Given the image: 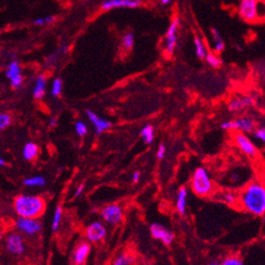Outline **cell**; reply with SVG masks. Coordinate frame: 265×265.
Returning <instances> with one entry per match:
<instances>
[{
	"mask_svg": "<svg viewBox=\"0 0 265 265\" xmlns=\"http://www.w3.org/2000/svg\"><path fill=\"white\" fill-rule=\"evenodd\" d=\"M211 36H212V40H214V49L217 52V53H221V52L224 50V41L222 40L220 33L217 32L216 28L211 29Z\"/></svg>",
	"mask_w": 265,
	"mask_h": 265,
	"instance_id": "obj_24",
	"label": "cell"
},
{
	"mask_svg": "<svg viewBox=\"0 0 265 265\" xmlns=\"http://www.w3.org/2000/svg\"><path fill=\"white\" fill-rule=\"evenodd\" d=\"M194 46H195V53H196V55L198 56V58L201 59V60L205 59L208 52H207L204 41H202L199 37H195L194 38Z\"/></svg>",
	"mask_w": 265,
	"mask_h": 265,
	"instance_id": "obj_25",
	"label": "cell"
},
{
	"mask_svg": "<svg viewBox=\"0 0 265 265\" xmlns=\"http://www.w3.org/2000/svg\"><path fill=\"white\" fill-rule=\"evenodd\" d=\"M87 115H88V118H89V120L92 122L93 127H95L96 132L97 134H101L104 131H106V130L111 129V127H112L111 121H108V120H106V119L100 117L96 113L88 110Z\"/></svg>",
	"mask_w": 265,
	"mask_h": 265,
	"instance_id": "obj_17",
	"label": "cell"
},
{
	"mask_svg": "<svg viewBox=\"0 0 265 265\" xmlns=\"http://www.w3.org/2000/svg\"><path fill=\"white\" fill-rule=\"evenodd\" d=\"M15 227L18 228L20 234L26 236H35L40 233L41 224L38 219H26V217H18L15 221Z\"/></svg>",
	"mask_w": 265,
	"mask_h": 265,
	"instance_id": "obj_8",
	"label": "cell"
},
{
	"mask_svg": "<svg viewBox=\"0 0 265 265\" xmlns=\"http://www.w3.org/2000/svg\"><path fill=\"white\" fill-rule=\"evenodd\" d=\"M103 221L110 225H118L123 220V209L120 205L111 204L101 210Z\"/></svg>",
	"mask_w": 265,
	"mask_h": 265,
	"instance_id": "obj_6",
	"label": "cell"
},
{
	"mask_svg": "<svg viewBox=\"0 0 265 265\" xmlns=\"http://www.w3.org/2000/svg\"><path fill=\"white\" fill-rule=\"evenodd\" d=\"M188 197H189V191L186 188H181L176 195L175 200V209L180 215H185L186 212V206H188Z\"/></svg>",
	"mask_w": 265,
	"mask_h": 265,
	"instance_id": "obj_18",
	"label": "cell"
},
{
	"mask_svg": "<svg viewBox=\"0 0 265 265\" xmlns=\"http://www.w3.org/2000/svg\"><path fill=\"white\" fill-rule=\"evenodd\" d=\"M131 261H132L131 257L127 256L126 253H122L115 259V261L113 262L112 265H129L130 263H131Z\"/></svg>",
	"mask_w": 265,
	"mask_h": 265,
	"instance_id": "obj_32",
	"label": "cell"
},
{
	"mask_svg": "<svg viewBox=\"0 0 265 265\" xmlns=\"http://www.w3.org/2000/svg\"><path fill=\"white\" fill-rule=\"evenodd\" d=\"M180 25V19L175 18L170 23L167 34H166V50L168 53H173V51L178 43V29Z\"/></svg>",
	"mask_w": 265,
	"mask_h": 265,
	"instance_id": "obj_13",
	"label": "cell"
},
{
	"mask_svg": "<svg viewBox=\"0 0 265 265\" xmlns=\"http://www.w3.org/2000/svg\"><path fill=\"white\" fill-rule=\"evenodd\" d=\"M207 265H221V263H219V262H210V263H208Z\"/></svg>",
	"mask_w": 265,
	"mask_h": 265,
	"instance_id": "obj_43",
	"label": "cell"
},
{
	"mask_svg": "<svg viewBox=\"0 0 265 265\" xmlns=\"http://www.w3.org/2000/svg\"><path fill=\"white\" fill-rule=\"evenodd\" d=\"M3 240V231L0 228V241Z\"/></svg>",
	"mask_w": 265,
	"mask_h": 265,
	"instance_id": "obj_42",
	"label": "cell"
},
{
	"mask_svg": "<svg viewBox=\"0 0 265 265\" xmlns=\"http://www.w3.org/2000/svg\"><path fill=\"white\" fill-rule=\"evenodd\" d=\"M23 158L27 162H33L39 155V146L34 142H28L23 147Z\"/></svg>",
	"mask_w": 265,
	"mask_h": 265,
	"instance_id": "obj_20",
	"label": "cell"
},
{
	"mask_svg": "<svg viewBox=\"0 0 265 265\" xmlns=\"http://www.w3.org/2000/svg\"><path fill=\"white\" fill-rule=\"evenodd\" d=\"M234 140H235L237 147L240 148L246 156H248V157L254 158L258 155V149L256 147V145L252 143V141L249 139L247 134L238 132L235 134Z\"/></svg>",
	"mask_w": 265,
	"mask_h": 265,
	"instance_id": "obj_12",
	"label": "cell"
},
{
	"mask_svg": "<svg viewBox=\"0 0 265 265\" xmlns=\"http://www.w3.org/2000/svg\"><path fill=\"white\" fill-rule=\"evenodd\" d=\"M85 235L88 241L96 243L102 241L106 237L107 230L101 221H93L87 226Z\"/></svg>",
	"mask_w": 265,
	"mask_h": 265,
	"instance_id": "obj_9",
	"label": "cell"
},
{
	"mask_svg": "<svg viewBox=\"0 0 265 265\" xmlns=\"http://www.w3.org/2000/svg\"><path fill=\"white\" fill-rule=\"evenodd\" d=\"M140 179H141V172H140V171H136V172H133V175H132L133 183H138Z\"/></svg>",
	"mask_w": 265,
	"mask_h": 265,
	"instance_id": "obj_38",
	"label": "cell"
},
{
	"mask_svg": "<svg viewBox=\"0 0 265 265\" xmlns=\"http://www.w3.org/2000/svg\"><path fill=\"white\" fill-rule=\"evenodd\" d=\"M141 2L140 0H105L101 4V8L104 11H108L112 9H119V8H128L133 9L138 8Z\"/></svg>",
	"mask_w": 265,
	"mask_h": 265,
	"instance_id": "obj_16",
	"label": "cell"
},
{
	"mask_svg": "<svg viewBox=\"0 0 265 265\" xmlns=\"http://www.w3.org/2000/svg\"><path fill=\"white\" fill-rule=\"evenodd\" d=\"M4 245H6L8 252L13 254V256H23L26 251L24 237L22 234L18 232L8 234L6 240H4Z\"/></svg>",
	"mask_w": 265,
	"mask_h": 265,
	"instance_id": "obj_7",
	"label": "cell"
},
{
	"mask_svg": "<svg viewBox=\"0 0 265 265\" xmlns=\"http://www.w3.org/2000/svg\"><path fill=\"white\" fill-rule=\"evenodd\" d=\"M46 88H47V78L45 75H39L36 78L33 96L36 100H41L46 95Z\"/></svg>",
	"mask_w": 265,
	"mask_h": 265,
	"instance_id": "obj_19",
	"label": "cell"
},
{
	"mask_svg": "<svg viewBox=\"0 0 265 265\" xmlns=\"http://www.w3.org/2000/svg\"><path fill=\"white\" fill-rule=\"evenodd\" d=\"M149 232L153 238H155V240H157V241H160L167 246L171 245L174 241L173 233L170 230H168L167 227L159 224V223H153V224H150Z\"/></svg>",
	"mask_w": 265,
	"mask_h": 265,
	"instance_id": "obj_11",
	"label": "cell"
},
{
	"mask_svg": "<svg viewBox=\"0 0 265 265\" xmlns=\"http://www.w3.org/2000/svg\"><path fill=\"white\" fill-rule=\"evenodd\" d=\"M75 131L79 137H85L88 133V128L84 121H77L75 123Z\"/></svg>",
	"mask_w": 265,
	"mask_h": 265,
	"instance_id": "obj_33",
	"label": "cell"
},
{
	"mask_svg": "<svg viewBox=\"0 0 265 265\" xmlns=\"http://www.w3.org/2000/svg\"><path fill=\"white\" fill-rule=\"evenodd\" d=\"M254 102H256V98L252 96H238L234 97L228 103V111L236 113L241 111L248 110L254 105Z\"/></svg>",
	"mask_w": 265,
	"mask_h": 265,
	"instance_id": "obj_15",
	"label": "cell"
},
{
	"mask_svg": "<svg viewBox=\"0 0 265 265\" xmlns=\"http://www.w3.org/2000/svg\"><path fill=\"white\" fill-rule=\"evenodd\" d=\"M223 130H237L241 133H251L256 129V120L251 117H241L234 120L224 121L221 124Z\"/></svg>",
	"mask_w": 265,
	"mask_h": 265,
	"instance_id": "obj_4",
	"label": "cell"
},
{
	"mask_svg": "<svg viewBox=\"0 0 265 265\" xmlns=\"http://www.w3.org/2000/svg\"><path fill=\"white\" fill-rule=\"evenodd\" d=\"M23 183L27 188H43V186L46 185V179L43 175H34L25 179Z\"/></svg>",
	"mask_w": 265,
	"mask_h": 265,
	"instance_id": "obj_21",
	"label": "cell"
},
{
	"mask_svg": "<svg viewBox=\"0 0 265 265\" xmlns=\"http://www.w3.org/2000/svg\"><path fill=\"white\" fill-rule=\"evenodd\" d=\"M121 46L124 50H131L134 46V35L131 32H128L122 36Z\"/></svg>",
	"mask_w": 265,
	"mask_h": 265,
	"instance_id": "obj_27",
	"label": "cell"
},
{
	"mask_svg": "<svg viewBox=\"0 0 265 265\" xmlns=\"http://www.w3.org/2000/svg\"><path fill=\"white\" fill-rule=\"evenodd\" d=\"M91 253V245L89 241H81L77 245L72 254V262L74 265H85L88 257Z\"/></svg>",
	"mask_w": 265,
	"mask_h": 265,
	"instance_id": "obj_14",
	"label": "cell"
},
{
	"mask_svg": "<svg viewBox=\"0 0 265 265\" xmlns=\"http://www.w3.org/2000/svg\"><path fill=\"white\" fill-rule=\"evenodd\" d=\"M140 136L143 139V141L145 144H150L153 143L154 138H155V131H154V127L152 124H146L144 126L141 130V133Z\"/></svg>",
	"mask_w": 265,
	"mask_h": 265,
	"instance_id": "obj_23",
	"label": "cell"
},
{
	"mask_svg": "<svg viewBox=\"0 0 265 265\" xmlns=\"http://www.w3.org/2000/svg\"><path fill=\"white\" fill-rule=\"evenodd\" d=\"M191 189L196 195L200 197H208L212 194L214 182L205 168L199 167L194 171L191 180Z\"/></svg>",
	"mask_w": 265,
	"mask_h": 265,
	"instance_id": "obj_3",
	"label": "cell"
},
{
	"mask_svg": "<svg viewBox=\"0 0 265 265\" xmlns=\"http://www.w3.org/2000/svg\"><path fill=\"white\" fill-rule=\"evenodd\" d=\"M62 89H63V81L61 78H55L51 86V95L54 97H58L61 96Z\"/></svg>",
	"mask_w": 265,
	"mask_h": 265,
	"instance_id": "obj_28",
	"label": "cell"
},
{
	"mask_svg": "<svg viewBox=\"0 0 265 265\" xmlns=\"http://www.w3.org/2000/svg\"><path fill=\"white\" fill-rule=\"evenodd\" d=\"M260 0H241L238 12L246 22L253 23L259 19Z\"/></svg>",
	"mask_w": 265,
	"mask_h": 265,
	"instance_id": "obj_5",
	"label": "cell"
},
{
	"mask_svg": "<svg viewBox=\"0 0 265 265\" xmlns=\"http://www.w3.org/2000/svg\"><path fill=\"white\" fill-rule=\"evenodd\" d=\"M160 1H162V3L166 6V4H169L171 2V0H160Z\"/></svg>",
	"mask_w": 265,
	"mask_h": 265,
	"instance_id": "obj_41",
	"label": "cell"
},
{
	"mask_svg": "<svg viewBox=\"0 0 265 265\" xmlns=\"http://www.w3.org/2000/svg\"><path fill=\"white\" fill-rule=\"evenodd\" d=\"M6 76L10 80V86L14 89H18L23 85L24 77L22 75V69H21V65L18 61L13 60L10 62L6 71Z\"/></svg>",
	"mask_w": 265,
	"mask_h": 265,
	"instance_id": "obj_10",
	"label": "cell"
},
{
	"mask_svg": "<svg viewBox=\"0 0 265 265\" xmlns=\"http://www.w3.org/2000/svg\"><path fill=\"white\" fill-rule=\"evenodd\" d=\"M46 208L45 198L38 195L21 194L15 196L13 200V209L19 217L39 219L45 214Z\"/></svg>",
	"mask_w": 265,
	"mask_h": 265,
	"instance_id": "obj_2",
	"label": "cell"
},
{
	"mask_svg": "<svg viewBox=\"0 0 265 265\" xmlns=\"http://www.w3.org/2000/svg\"><path fill=\"white\" fill-rule=\"evenodd\" d=\"M62 215H63V209H62L61 206H58L54 210L53 219H52V231L54 233L59 230L62 222Z\"/></svg>",
	"mask_w": 265,
	"mask_h": 265,
	"instance_id": "obj_26",
	"label": "cell"
},
{
	"mask_svg": "<svg viewBox=\"0 0 265 265\" xmlns=\"http://www.w3.org/2000/svg\"><path fill=\"white\" fill-rule=\"evenodd\" d=\"M205 59L207 60V63L209 64L211 67H215V69H217V67H220L222 64L221 59L217 54L212 53V52L211 53H207Z\"/></svg>",
	"mask_w": 265,
	"mask_h": 265,
	"instance_id": "obj_30",
	"label": "cell"
},
{
	"mask_svg": "<svg viewBox=\"0 0 265 265\" xmlns=\"http://www.w3.org/2000/svg\"><path fill=\"white\" fill-rule=\"evenodd\" d=\"M6 165V160H4L1 156H0V167H3V166Z\"/></svg>",
	"mask_w": 265,
	"mask_h": 265,
	"instance_id": "obj_40",
	"label": "cell"
},
{
	"mask_svg": "<svg viewBox=\"0 0 265 265\" xmlns=\"http://www.w3.org/2000/svg\"><path fill=\"white\" fill-rule=\"evenodd\" d=\"M221 265H243V262L240 257L230 256L223 260Z\"/></svg>",
	"mask_w": 265,
	"mask_h": 265,
	"instance_id": "obj_31",
	"label": "cell"
},
{
	"mask_svg": "<svg viewBox=\"0 0 265 265\" xmlns=\"http://www.w3.org/2000/svg\"><path fill=\"white\" fill-rule=\"evenodd\" d=\"M49 126H50L51 128H53V127H55V126H56V119H55V118H51V120H50V124H49Z\"/></svg>",
	"mask_w": 265,
	"mask_h": 265,
	"instance_id": "obj_39",
	"label": "cell"
},
{
	"mask_svg": "<svg viewBox=\"0 0 265 265\" xmlns=\"http://www.w3.org/2000/svg\"><path fill=\"white\" fill-rule=\"evenodd\" d=\"M84 190H85V185H84V184H80V185L78 186V188L76 189L74 196H75V197H79V196L82 194V192H84Z\"/></svg>",
	"mask_w": 265,
	"mask_h": 265,
	"instance_id": "obj_37",
	"label": "cell"
},
{
	"mask_svg": "<svg viewBox=\"0 0 265 265\" xmlns=\"http://www.w3.org/2000/svg\"><path fill=\"white\" fill-rule=\"evenodd\" d=\"M165 155H166V146H165L164 143H162L159 145V147L157 149V158L158 159H164Z\"/></svg>",
	"mask_w": 265,
	"mask_h": 265,
	"instance_id": "obj_36",
	"label": "cell"
},
{
	"mask_svg": "<svg viewBox=\"0 0 265 265\" xmlns=\"http://www.w3.org/2000/svg\"><path fill=\"white\" fill-rule=\"evenodd\" d=\"M219 199L225 202L228 206H238V195L232 191L223 192V193L220 194Z\"/></svg>",
	"mask_w": 265,
	"mask_h": 265,
	"instance_id": "obj_22",
	"label": "cell"
},
{
	"mask_svg": "<svg viewBox=\"0 0 265 265\" xmlns=\"http://www.w3.org/2000/svg\"><path fill=\"white\" fill-rule=\"evenodd\" d=\"M238 205L248 214L263 217L265 214V189L259 181L249 183L238 195Z\"/></svg>",
	"mask_w": 265,
	"mask_h": 265,
	"instance_id": "obj_1",
	"label": "cell"
},
{
	"mask_svg": "<svg viewBox=\"0 0 265 265\" xmlns=\"http://www.w3.org/2000/svg\"><path fill=\"white\" fill-rule=\"evenodd\" d=\"M12 123V116L9 113H0V131L7 129Z\"/></svg>",
	"mask_w": 265,
	"mask_h": 265,
	"instance_id": "obj_29",
	"label": "cell"
},
{
	"mask_svg": "<svg viewBox=\"0 0 265 265\" xmlns=\"http://www.w3.org/2000/svg\"><path fill=\"white\" fill-rule=\"evenodd\" d=\"M253 137L254 139L259 140V141L261 142H265V129L264 127H260V128H256L253 130Z\"/></svg>",
	"mask_w": 265,
	"mask_h": 265,
	"instance_id": "obj_35",
	"label": "cell"
},
{
	"mask_svg": "<svg viewBox=\"0 0 265 265\" xmlns=\"http://www.w3.org/2000/svg\"><path fill=\"white\" fill-rule=\"evenodd\" d=\"M55 18L53 17V15H49V17H44V18H38L34 20V24L36 26H44V25H47V24H50L52 22H54Z\"/></svg>",
	"mask_w": 265,
	"mask_h": 265,
	"instance_id": "obj_34",
	"label": "cell"
}]
</instances>
